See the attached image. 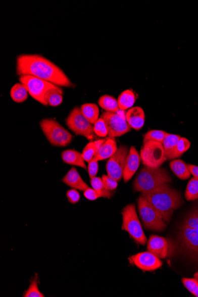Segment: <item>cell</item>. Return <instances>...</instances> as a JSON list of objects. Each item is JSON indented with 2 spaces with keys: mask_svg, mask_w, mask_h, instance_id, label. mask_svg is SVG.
Instances as JSON below:
<instances>
[{
  "mask_svg": "<svg viewBox=\"0 0 198 297\" xmlns=\"http://www.w3.org/2000/svg\"><path fill=\"white\" fill-rule=\"evenodd\" d=\"M19 76H32L59 87H71V81L59 67L46 58L35 54H22L17 58Z\"/></svg>",
  "mask_w": 198,
  "mask_h": 297,
  "instance_id": "6da1fadb",
  "label": "cell"
},
{
  "mask_svg": "<svg viewBox=\"0 0 198 297\" xmlns=\"http://www.w3.org/2000/svg\"><path fill=\"white\" fill-rule=\"evenodd\" d=\"M141 196L155 207L166 222L171 219L174 211L183 204L178 191L168 184L160 186L150 192L142 193Z\"/></svg>",
  "mask_w": 198,
  "mask_h": 297,
  "instance_id": "7a4b0ae2",
  "label": "cell"
},
{
  "mask_svg": "<svg viewBox=\"0 0 198 297\" xmlns=\"http://www.w3.org/2000/svg\"><path fill=\"white\" fill-rule=\"evenodd\" d=\"M180 247L189 257L198 259V207L187 215L179 228Z\"/></svg>",
  "mask_w": 198,
  "mask_h": 297,
  "instance_id": "3957f363",
  "label": "cell"
},
{
  "mask_svg": "<svg viewBox=\"0 0 198 297\" xmlns=\"http://www.w3.org/2000/svg\"><path fill=\"white\" fill-rule=\"evenodd\" d=\"M169 173L162 167L152 168L145 166L140 170L134 182V189L137 192L145 193L160 186L172 182Z\"/></svg>",
  "mask_w": 198,
  "mask_h": 297,
  "instance_id": "277c9868",
  "label": "cell"
},
{
  "mask_svg": "<svg viewBox=\"0 0 198 297\" xmlns=\"http://www.w3.org/2000/svg\"><path fill=\"white\" fill-rule=\"evenodd\" d=\"M40 126L51 145L66 146L72 141L73 135L54 119H43L40 121Z\"/></svg>",
  "mask_w": 198,
  "mask_h": 297,
  "instance_id": "5b68a950",
  "label": "cell"
},
{
  "mask_svg": "<svg viewBox=\"0 0 198 297\" xmlns=\"http://www.w3.org/2000/svg\"><path fill=\"white\" fill-rule=\"evenodd\" d=\"M122 229L127 231L131 236L140 244L145 245L147 242L141 223L136 214L134 204L126 206L122 212Z\"/></svg>",
  "mask_w": 198,
  "mask_h": 297,
  "instance_id": "8992f818",
  "label": "cell"
},
{
  "mask_svg": "<svg viewBox=\"0 0 198 297\" xmlns=\"http://www.w3.org/2000/svg\"><path fill=\"white\" fill-rule=\"evenodd\" d=\"M138 208L140 217L146 229L155 231L165 229L166 224L161 215L141 195L138 200Z\"/></svg>",
  "mask_w": 198,
  "mask_h": 297,
  "instance_id": "52a82bcc",
  "label": "cell"
},
{
  "mask_svg": "<svg viewBox=\"0 0 198 297\" xmlns=\"http://www.w3.org/2000/svg\"><path fill=\"white\" fill-rule=\"evenodd\" d=\"M19 80L20 83L25 85L29 94L44 106H47L45 99L46 92L52 88L60 87L50 82L32 76H20Z\"/></svg>",
  "mask_w": 198,
  "mask_h": 297,
  "instance_id": "ba28073f",
  "label": "cell"
},
{
  "mask_svg": "<svg viewBox=\"0 0 198 297\" xmlns=\"http://www.w3.org/2000/svg\"><path fill=\"white\" fill-rule=\"evenodd\" d=\"M140 156L143 165L152 168H159L167 160L162 143L153 141L144 143Z\"/></svg>",
  "mask_w": 198,
  "mask_h": 297,
  "instance_id": "9c48e42d",
  "label": "cell"
},
{
  "mask_svg": "<svg viewBox=\"0 0 198 297\" xmlns=\"http://www.w3.org/2000/svg\"><path fill=\"white\" fill-rule=\"evenodd\" d=\"M66 122L68 128L76 135L89 139L93 138L94 125L84 117L79 107L71 111Z\"/></svg>",
  "mask_w": 198,
  "mask_h": 297,
  "instance_id": "30bf717a",
  "label": "cell"
},
{
  "mask_svg": "<svg viewBox=\"0 0 198 297\" xmlns=\"http://www.w3.org/2000/svg\"><path fill=\"white\" fill-rule=\"evenodd\" d=\"M129 150L127 146L121 145L117 152L109 159L107 164L108 175L119 182L123 177L126 158Z\"/></svg>",
  "mask_w": 198,
  "mask_h": 297,
  "instance_id": "8fae6325",
  "label": "cell"
},
{
  "mask_svg": "<svg viewBox=\"0 0 198 297\" xmlns=\"http://www.w3.org/2000/svg\"><path fill=\"white\" fill-rule=\"evenodd\" d=\"M107 124L108 135L111 138L119 137L131 131L127 122L117 113L105 112L101 115Z\"/></svg>",
  "mask_w": 198,
  "mask_h": 297,
  "instance_id": "7c38bea8",
  "label": "cell"
},
{
  "mask_svg": "<svg viewBox=\"0 0 198 297\" xmlns=\"http://www.w3.org/2000/svg\"><path fill=\"white\" fill-rule=\"evenodd\" d=\"M129 260L143 271H155L162 266V262L160 259L148 251L133 255Z\"/></svg>",
  "mask_w": 198,
  "mask_h": 297,
  "instance_id": "4fadbf2b",
  "label": "cell"
},
{
  "mask_svg": "<svg viewBox=\"0 0 198 297\" xmlns=\"http://www.w3.org/2000/svg\"><path fill=\"white\" fill-rule=\"evenodd\" d=\"M147 251L159 259H165L169 254L170 244L166 238L153 235L149 238Z\"/></svg>",
  "mask_w": 198,
  "mask_h": 297,
  "instance_id": "5bb4252c",
  "label": "cell"
},
{
  "mask_svg": "<svg viewBox=\"0 0 198 297\" xmlns=\"http://www.w3.org/2000/svg\"><path fill=\"white\" fill-rule=\"evenodd\" d=\"M141 161V158L140 154L135 146H131L129 149L127 158H126L124 174H123V179H124V182H129L134 176L139 168Z\"/></svg>",
  "mask_w": 198,
  "mask_h": 297,
  "instance_id": "9a60e30c",
  "label": "cell"
},
{
  "mask_svg": "<svg viewBox=\"0 0 198 297\" xmlns=\"http://www.w3.org/2000/svg\"><path fill=\"white\" fill-rule=\"evenodd\" d=\"M125 118L131 128L139 131L145 124V115L144 109L140 107H132L126 112Z\"/></svg>",
  "mask_w": 198,
  "mask_h": 297,
  "instance_id": "2e32d148",
  "label": "cell"
},
{
  "mask_svg": "<svg viewBox=\"0 0 198 297\" xmlns=\"http://www.w3.org/2000/svg\"><path fill=\"white\" fill-rule=\"evenodd\" d=\"M63 182L72 188L81 191H84L89 188V186L81 178L80 174L75 167H72L67 175L64 177Z\"/></svg>",
  "mask_w": 198,
  "mask_h": 297,
  "instance_id": "e0dca14e",
  "label": "cell"
},
{
  "mask_svg": "<svg viewBox=\"0 0 198 297\" xmlns=\"http://www.w3.org/2000/svg\"><path fill=\"white\" fill-rule=\"evenodd\" d=\"M61 157H62L63 162L68 165L80 167L85 170L87 169L82 153L76 151V150H65L62 153Z\"/></svg>",
  "mask_w": 198,
  "mask_h": 297,
  "instance_id": "ac0fdd59",
  "label": "cell"
},
{
  "mask_svg": "<svg viewBox=\"0 0 198 297\" xmlns=\"http://www.w3.org/2000/svg\"><path fill=\"white\" fill-rule=\"evenodd\" d=\"M117 141L113 138L106 139L95 156L98 161L110 159L118 150Z\"/></svg>",
  "mask_w": 198,
  "mask_h": 297,
  "instance_id": "d6986e66",
  "label": "cell"
},
{
  "mask_svg": "<svg viewBox=\"0 0 198 297\" xmlns=\"http://www.w3.org/2000/svg\"><path fill=\"white\" fill-rule=\"evenodd\" d=\"M170 167L175 175L181 180L190 178L191 173L188 165L180 159L173 160L170 163Z\"/></svg>",
  "mask_w": 198,
  "mask_h": 297,
  "instance_id": "ffe728a7",
  "label": "cell"
},
{
  "mask_svg": "<svg viewBox=\"0 0 198 297\" xmlns=\"http://www.w3.org/2000/svg\"><path fill=\"white\" fill-rule=\"evenodd\" d=\"M136 101V95L131 89L122 91L118 98L119 108L120 110L126 111L134 106Z\"/></svg>",
  "mask_w": 198,
  "mask_h": 297,
  "instance_id": "44dd1931",
  "label": "cell"
},
{
  "mask_svg": "<svg viewBox=\"0 0 198 297\" xmlns=\"http://www.w3.org/2000/svg\"><path fill=\"white\" fill-rule=\"evenodd\" d=\"M98 104L106 112L117 113L120 110L117 99L110 95H102L98 99Z\"/></svg>",
  "mask_w": 198,
  "mask_h": 297,
  "instance_id": "7402d4cb",
  "label": "cell"
},
{
  "mask_svg": "<svg viewBox=\"0 0 198 297\" xmlns=\"http://www.w3.org/2000/svg\"><path fill=\"white\" fill-rule=\"evenodd\" d=\"M29 92L25 85L22 83H16L10 90V95L12 100L16 103H23L28 98Z\"/></svg>",
  "mask_w": 198,
  "mask_h": 297,
  "instance_id": "603a6c76",
  "label": "cell"
},
{
  "mask_svg": "<svg viewBox=\"0 0 198 297\" xmlns=\"http://www.w3.org/2000/svg\"><path fill=\"white\" fill-rule=\"evenodd\" d=\"M63 91L60 87L52 88L46 92L45 99L47 105L59 107L63 101Z\"/></svg>",
  "mask_w": 198,
  "mask_h": 297,
  "instance_id": "cb8c5ba5",
  "label": "cell"
},
{
  "mask_svg": "<svg viewBox=\"0 0 198 297\" xmlns=\"http://www.w3.org/2000/svg\"><path fill=\"white\" fill-rule=\"evenodd\" d=\"M81 112L84 117L89 121L92 124H94L99 119V109L97 105L94 104H85L81 106Z\"/></svg>",
  "mask_w": 198,
  "mask_h": 297,
  "instance_id": "d4e9b609",
  "label": "cell"
},
{
  "mask_svg": "<svg viewBox=\"0 0 198 297\" xmlns=\"http://www.w3.org/2000/svg\"><path fill=\"white\" fill-rule=\"evenodd\" d=\"M190 147V142L189 140L186 138L181 137L178 142H177L175 149L173 150V151L170 154L167 159L169 160H175L180 158L183 155V154L186 152Z\"/></svg>",
  "mask_w": 198,
  "mask_h": 297,
  "instance_id": "484cf974",
  "label": "cell"
},
{
  "mask_svg": "<svg viewBox=\"0 0 198 297\" xmlns=\"http://www.w3.org/2000/svg\"><path fill=\"white\" fill-rule=\"evenodd\" d=\"M181 136L179 135L169 134V133H167L165 138L164 139L162 143L167 159L173 151V150L175 149L177 142H178Z\"/></svg>",
  "mask_w": 198,
  "mask_h": 297,
  "instance_id": "4316f807",
  "label": "cell"
},
{
  "mask_svg": "<svg viewBox=\"0 0 198 297\" xmlns=\"http://www.w3.org/2000/svg\"><path fill=\"white\" fill-rule=\"evenodd\" d=\"M90 183L93 189L100 194L101 197L110 198L113 195L112 191L106 189L103 180L101 177H94L91 179Z\"/></svg>",
  "mask_w": 198,
  "mask_h": 297,
  "instance_id": "83f0119b",
  "label": "cell"
},
{
  "mask_svg": "<svg viewBox=\"0 0 198 297\" xmlns=\"http://www.w3.org/2000/svg\"><path fill=\"white\" fill-rule=\"evenodd\" d=\"M185 198L189 201L198 199V179L196 177L193 176L187 183Z\"/></svg>",
  "mask_w": 198,
  "mask_h": 297,
  "instance_id": "f1b7e54d",
  "label": "cell"
},
{
  "mask_svg": "<svg viewBox=\"0 0 198 297\" xmlns=\"http://www.w3.org/2000/svg\"><path fill=\"white\" fill-rule=\"evenodd\" d=\"M167 133L162 130H150L144 135L143 143L153 141L159 142L162 144Z\"/></svg>",
  "mask_w": 198,
  "mask_h": 297,
  "instance_id": "f546056e",
  "label": "cell"
},
{
  "mask_svg": "<svg viewBox=\"0 0 198 297\" xmlns=\"http://www.w3.org/2000/svg\"><path fill=\"white\" fill-rule=\"evenodd\" d=\"M23 296L44 297L43 294L39 291L38 289V277H37V274L35 275V277L33 279L29 288L24 293Z\"/></svg>",
  "mask_w": 198,
  "mask_h": 297,
  "instance_id": "4dcf8cb0",
  "label": "cell"
},
{
  "mask_svg": "<svg viewBox=\"0 0 198 297\" xmlns=\"http://www.w3.org/2000/svg\"><path fill=\"white\" fill-rule=\"evenodd\" d=\"M94 134L100 137H105L108 135L107 124L103 118H99L94 124Z\"/></svg>",
  "mask_w": 198,
  "mask_h": 297,
  "instance_id": "1f68e13d",
  "label": "cell"
},
{
  "mask_svg": "<svg viewBox=\"0 0 198 297\" xmlns=\"http://www.w3.org/2000/svg\"><path fill=\"white\" fill-rule=\"evenodd\" d=\"M96 154V148H95L94 142H90L85 146L83 153H82V155H83L85 162L88 163L95 158Z\"/></svg>",
  "mask_w": 198,
  "mask_h": 297,
  "instance_id": "d6a6232c",
  "label": "cell"
},
{
  "mask_svg": "<svg viewBox=\"0 0 198 297\" xmlns=\"http://www.w3.org/2000/svg\"><path fill=\"white\" fill-rule=\"evenodd\" d=\"M183 284L193 295L198 291V282L195 278H184L182 280Z\"/></svg>",
  "mask_w": 198,
  "mask_h": 297,
  "instance_id": "836d02e7",
  "label": "cell"
},
{
  "mask_svg": "<svg viewBox=\"0 0 198 297\" xmlns=\"http://www.w3.org/2000/svg\"><path fill=\"white\" fill-rule=\"evenodd\" d=\"M102 180L104 184L106 189L109 191H113L117 188L118 182L117 180L113 178L109 175H103L102 177Z\"/></svg>",
  "mask_w": 198,
  "mask_h": 297,
  "instance_id": "e575fe53",
  "label": "cell"
},
{
  "mask_svg": "<svg viewBox=\"0 0 198 297\" xmlns=\"http://www.w3.org/2000/svg\"><path fill=\"white\" fill-rule=\"evenodd\" d=\"M87 170L90 179L93 178L96 176L98 170V160L95 158V157L90 162H88Z\"/></svg>",
  "mask_w": 198,
  "mask_h": 297,
  "instance_id": "d590c367",
  "label": "cell"
},
{
  "mask_svg": "<svg viewBox=\"0 0 198 297\" xmlns=\"http://www.w3.org/2000/svg\"><path fill=\"white\" fill-rule=\"evenodd\" d=\"M67 197L68 201L71 204H76L80 200V194L76 189L68 190L67 192Z\"/></svg>",
  "mask_w": 198,
  "mask_h": 297,
  "instance_id": "8d00e7d4",
  "label": "cell"
},
{
  "mask_svg": "<svg viewBox=\"0 0 198 297\" xmlns=\"http://www.w3.org/2000/svg\"><path fill=\"white\" fill-rule=\"evenodd\" d=\"M84 195L87 200L90 201H95L98 199V197H101L100 194L94 189H91L90 187L84 191Z\"/></svg>",
  "mask_w": 198,
  "mask_h": 297,
  "instance_id": "74e56055",
  "label": "cell"
},
{
  "mask_svg": "<svg viewBox=\"0 0 198 297\" xmlns=\"http://www.w3.org/2000/svg\"><path fill=\"white\" fill-rule=\"evenodd\" d=\"M189 169L191 173L194 177L198 179V166L192 165H188Z\"/></svg>",
  "mask_w": 198,
  "mask_h": 297,
  "instance_id": "f35d334b",
  "label": "cell"
},
{
  "mask_svg": "<svg viewBox=\"0 0 198 297\" xmlns=\"http://www.w3.org/2000/svg\"><path fill=\"white\" fill-rule=\"evenodd\" d=\"M105 141H106V139H98V140H97V141H95L94 142L95 145V148H96L97 154L98 152L99 149H100V148L101 147V146L102 145V144H104V143L105 142ZM97 154H96V155H97Z\"/></svg>",
  "mask_w": 198,
  "mask_h": 297,
  "instance_id": "ab89813d",
  "label": "cell"
},
{
  "mask_svg": "<svg viewBox=\"0 0 198 297\" xmlns=\"http://www.w3.org/2000/svg\"><path fill=\"white\" fill-rule=\"evenodd\" d=\"M194 278L197 280L198 282V272H196V274L194 275Z\"/></svg>",
  "mask_w": 198,
  "mask_h": 297,
  "instance_id": "60d3db41",
  "label": "cell"
}]
</instances>
